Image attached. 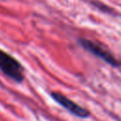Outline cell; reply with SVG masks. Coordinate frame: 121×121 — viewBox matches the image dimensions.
Instances as JSON below:
<instances>
[{"label": "cell", "mask_w": 121, "mask_h": 121, "mask_svg": "<svg viewBox=\"0 0 121 121\" xmlns=\"http://www.w3.org/2000/svg\"><path fill=\"white\" fill-rule=\"evenodd\" d=\"M50 96L59 105H60L62 108H64L66 111H68L70 113L74 114L75 116H78L79 118H88L90 116V114H91V112L87 109L81 107L80 105H78L75 101L71 100L70 98H68L67 96L62 95L61 93L51 92L50 93Z\"/></svg>", "instance_id": "obj_3"}, {"label": "cell", "mask_w": 121, "mask_h": 121, "mask_svg": "<svg viewBox=\"0 0 121 121\" xmlns=\"http://www.w3.org/2000/svg\"><path fill=\"white\" fill-rule=\"evenodd\" d=\"M78 43L83 49L90 52L92 55L101 59L103 61L110 64L111 66H113V67L121 66V62L108 49H106L99 43H95L91 40H88L86 38H79L78 40Z\"/></svg>", "instance_id": "obj_2"}, {"label": "cell", "mask_w": 121, "mask_h": 121, "mask_svg": "<svg viewBox=\"0 0 121 121\" xmlns=\"http://www.w3.org/2000/svg\"><path fill=\"white\" fill-rule=\"evenodd\" d=\"M92 4L95 5L97 9H99L100 10H102V11H104V12H107V13H112V9L110 7H108V6H106V5L102 4V3H100L99 1H92Z\"/></svg>", "instance_id": "obj_4"}, {"label": "cell", "mask_w": 121, "mask_h": 121, "mask_svg": "<svg viewBox=\"0 0 121 121\" xmlns=\"http://www.w3.org/2000/svg\"><path fill=\"white\" fill-rule=\"evenodd\" d=\"M0 70L15 82L24 80V67L13 56L0 49Z\"/></svg>", "instance_id": "obj_1"}]
</instances>
